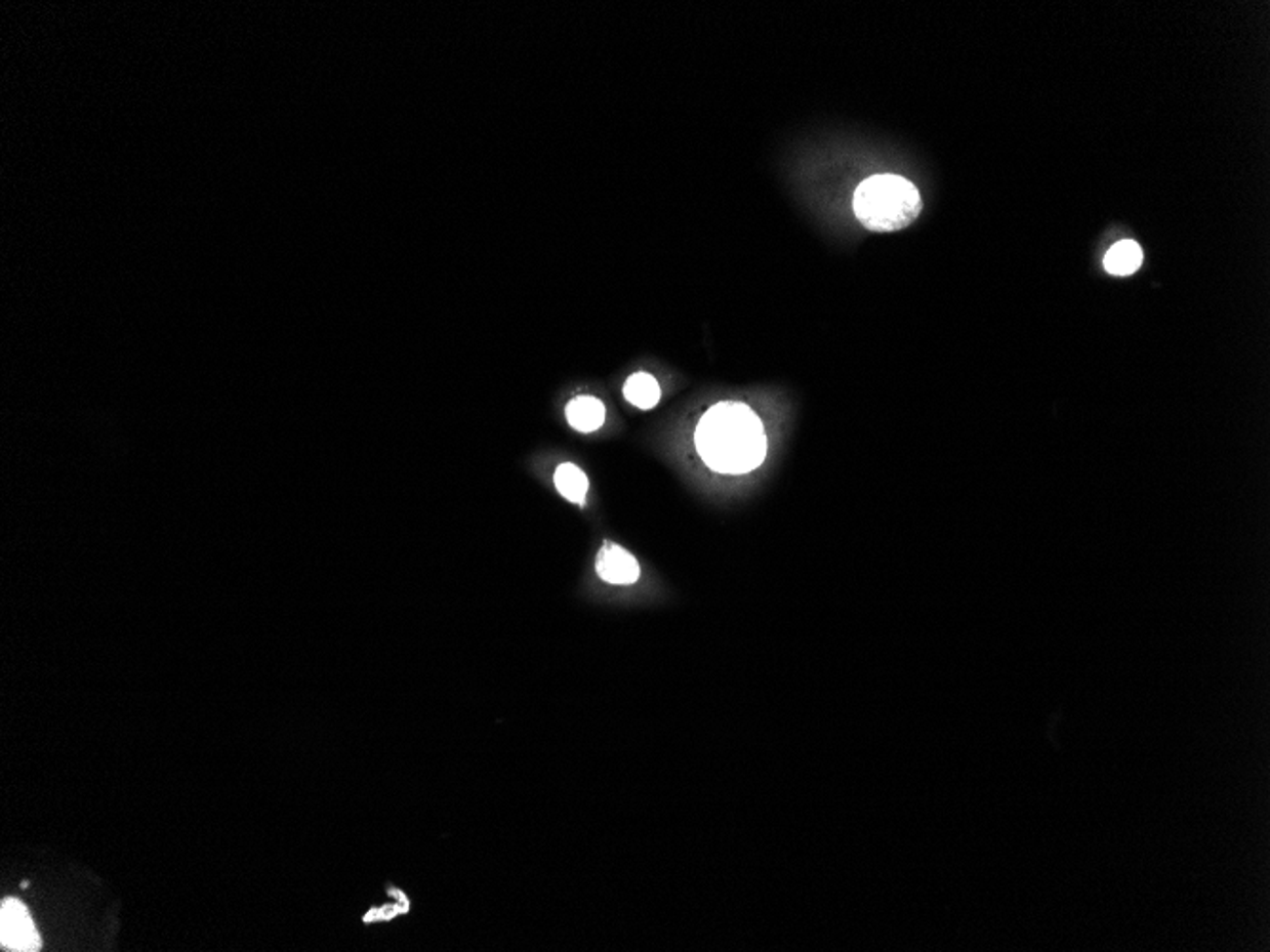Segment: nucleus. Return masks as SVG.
<instances>
[{
  "mask_svg": "<svg viewBox=\"0 0 1270 952\" xmlns=\"http://www.w3.org/2000/svg\"><path fill=\"white\" fill-rule=\"evenodd\" d=\"M694 444L707 468L744 475L757 470L767 457V436L761 418L742 402H720L700 418Z\"/></svg>",
  "mask_w": 1270,
  "mask_h": 952,
  "instance_id": "nucleus-1",
  "label": "nucleus"
},
{
  "mask_svg": "<svg viewBox=\"0 0 1270 952\" xmlns=\"http://www.w3.org/2000/svg\"><path fill=\"white\" fill-rule=\"evenodd\" d=\"M854 213L873 233H896L915 221L923 209L917 187L909 179L883 173L865 179L854 193Z\"/></svg>",
  "mask_w": 1270,
  "mask_h": 952,
  "instance_id": "nucleus-2",
  "label": "nucleus"
},
{
  "mask_svg": "<svg viewBox=\"0 0 1270 952\" xmlns=\"http://www.w3.org/2000/svg\"><path fill=\"white\" fill-rule=\"evenodd\" d=\"M0 943L4 951H39L42 941L31 913L19 900L2 901L0 909Z\"/></svg>",
  "mask_w": 1270,
  "mask_h": 952,
  "instance_id": "nucleus-3",
  "label": "nucleus"
},
{
  "mask_svg": "<svg viewBox=\"0 0 1270 952\" xmlns=\"http://www.w3.org/2000/svg\"><path fill=\"white\" fill-rule=\"evenodd\" d=\"M596 573L603 582L613 586H631L640 580L642 569L638 560L616 544H603L596 560Z\"/></svg>",
  "mask_w": 1270,
  "mask_h": 952,
  "instance_id": "nucleus-4",
  "label": "nucleus"
},
{
  "mask_svg": "<svg viewBox=\"0 0 1270 952\" xmlns=\"http://www.w3.org/2000/svg\"><path fill=\"white\" fill-rule=\"evenodd\" d=\"M565 415H567L569 424L575 430L589 433V431L602 428L605 417H607V411H605V405L600 400L589 398V396H580V398H575L573 402H569L567 409H565Z\"/></svg>",
  "mask_w": 1270,
  "mask_h": 952,
  "instance_id": "nucleus-5",
  "label": "nucleus"
},
{
  "mask_svg": "<svg viewBox=\"0 0 1270 952\" xmlns=\"http://www.w3.org/2000/svg\"><path fill=\"white\" fill-rule=\"evenodd\" d=\"M1141 262H1143V251L1132 240L1114 244L1113 248L1109 249V253L1105 255V268L1109 275L1113 276L1134 275L1140 268Z\"/></svg>",
  "mask_w": 1270,
  "mask_h": 952,
  "instance_id": "nucleus-6",
  "label": "nucleus"
},
{
  "mask_svg": "<svg viewBox=\"0 0 1270 952\" xmlns=\"http://www.w3.org/2000/svg\"><path fill=\"white\" fill-rule=\"evenodd\" d=\"M624 398L640 409H653L660 400V386L653 375L636 373L624 384Z\"/></svg>",
  "mask_w": 1270,
  "mask_h": 952,
  "instance_id": "nucleus-7",
  "label": "nucleus"
},
{
  "mask_svg": "<svg viewBox=\"0 0 1270 952\" xmlns=\"http://www.w3.org/2000/svg\"><path fill=\"white\" fill-rule=\"evenodd\" d=\"M554 480H556L558 491L567 500H571L575 504H582L584 502L586 493H588V478L578 466L571 464V462H565L556 470V478Z\"/></svg>",
  "mask_w": 1270,
  "mask_h": 952,
  "instance_id": "nucleus-8",
  "label": "nucleus"
}]
</instances>
